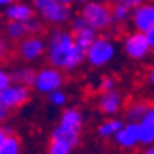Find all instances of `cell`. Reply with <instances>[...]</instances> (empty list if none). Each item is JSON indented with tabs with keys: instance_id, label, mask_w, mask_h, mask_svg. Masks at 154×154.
Instances as JSON below:
<instances>
[{
	"instance_id": "obj_27",
	"label": "cell",
	"mask_w": 154,
	"mask_h": 154,
	"mask_svg": "<svg viewBox=\"0 0 154 154\" xmlns=\"http://www.w3.org/2000/svg\"><path fill=\"white\" fill-rule=\"evenodd\" d=\"M68 23H69V31H71L72 34L88 26V23H86V20L83 19V16H82V14L72 16V17H71V20H69Z\"/></svg>"
},
{
	"instance_id": "obj_23",
	"label": "cell",
	"mask_w": 154,
	"mask_h": 154,
	"mask_svg": "<svg viewBox=\"0 0 154 154\" xmlns=\"http://www.w3.org/2000/svg\"><path fill=\"white\" fill-rule=\"evenodd\" d=\"M74 149L72 145H69L65 140L59 139H51L49 146H48V154H71Z\"/></svg>"
},
{
	"instance_id": "obj_9",
	"label": "cell",
	"mask_w": 154,
	"mask_h": 154,
	"mask_svg": "<svg viewBox=\"0 0 154 154\" xmlns=\"http://www.w3.org/2000/svg\"><path fill=\"white\" fill-rule=\"evenodd\" d=\"M134 31L146 32L148 29L154 28V5L146 2L143 5H139L131 9V19H130Z\"/></svg>"
},
{
	"instance_id": "obj_5",
	"label": "cell",
	"mask_w": 154,
	"mask_h": 154,
	"mask_svg": "<svg viewBox=\"0 0 154 154\" xmlns=\"http://www.w3.org/2000/svg\"><path fill=\"white\" fill-rule=\"evenodd\" d=\"M122 48H123V53L126 54V57L134 62H142L148 59V56L152 51L145 34L139 32V31H133L130 34H126L123 38Z\"/></svg>"
},
{
	"instance_id": "obj_36",
	"label": "cell",
	"mask_w": 154,
	"mask_h": 154,
	"mask_svg": "<svg viewBox=\"0 0 154 154\" xmlns=\"http://www.w3.org/2000/svg\"><path fill=\"white\" fill-rule=\"evenodd\" d=\"M11 2H12V0H0V8L3 9V8H5V6H8Z\"/></svg>"
},
{
	"instance_id": "obj_15",
	"label": "cell",
	"mask_w": 154,
	"mask_h": 154,
	"mask_svg": "<svg viewBox=\"0 0 154 154\" xmlns=\"http://www.w3.org/2000/svg\"><path fill=\"white\" fill-rule=\"evenodd\" d=\"M151 106V103L148 100H133L130 105L125 108V122H131V123H137L140 119L146 114L148 108Z\"/></svg>"
},
{
	"instance_id": "obj_16",
	"label": "cell",
	"mask_w": 154,
	"mask_h": 154,
	"mask_svg": "<svg viewBox=\"0 0 154 154\" xmlns=\"http://www.w3.org/2000/svg\"><path fill=\"white\" fill-rule=\"evenodd\" d=\"M125 120L119 117H108L97 126V134L100 139H112L123 126Z\"/></svg>"
},
{
	"instance_id": "obj_3",
	"label": "cell",
	"mask_w": 154,
	"mask_h": 154,
	"mask_svg": "<svg viewBox=\"0 0 154 154\" xmlns=\"http://www.w3.org/2000/svg\"><path fill=\"white\" fill-rule=\"evenodd\" d=\"M80 14L86 20L88 26H91L97 32L109 29L114 22L111 16V5L97 2V0H89L82 5Z\"/></svg>"
},
{
	"instance_id": "obj_26",
	"label": "cell",
	"mask_w": 154,
	"mask_h": 154,
	"mask_svg": "<svg viewBox=\"0 0 154 154\" xmlns=\"http://www.w3.org/2000/svg\"><path fill=\"white\" fill-rule=\"evenodd\" d=\"M117 88V79H116L114 75H103L99 82V89L102 93L105 91H111V89H116Z\"/></svg>"
},
{
	"instance_id": "obj_1",
	"label": "cell",
	"mask_w": 154,
	"mask_h": 154,
	"mask_svg": "<svg viewBox=\"0 0 154 154\" xmlns=\"http://www.w3.org/2000/svg\"><path fill=\"white\" fill-rule=\"evenodd\" d=\"M46 42V60L48 65L63 72H72L85 63V51L74 42L69 29L54 28L49 32Z\"/></svg>"
},
{
	"instance_id": "obj_10",
	"label": "cell",
	"mask_w": 154,
	"mask_h": 154,
	"mask_svg": "<svg viewBox=\"0 0 154 154\" xmlns=\"http://www.w3.org/2000/svg\"><path fill=\"white\" fill-rule=\"evenodd\" d=\"M123 94L117 88L111 89V91H105L99 96L97 106L100 112L106 116V117H116L123 108Z\"/></svg>"
},
{
	"instance_id": "obj_17",
	"label": "cell",
	"mask_w": 154,
	"mask_h": 154,
	"mask_svg": "<svg viewBox=\"0 0 154 154\" xmlns=\"http://www.w3.org/2000/svg\"><path fill=\"white\" fill-rule=\"evenodd\" d=\"M11 74V80L14 83H19V85H23V86H29L32 85V80H34V74H35V69L31 68L29 65H22V66H17L12 71H9Z\"/></svg>"
},
{
	"instance_id": "obj_33",
	"label": "cell",
	"mask_w": 154,
	"mask_h": 154,
	"mask_svg": "<svg viewBox=\"0 0 154 154\" xmlns=\"http://www.w3.org/2000/svg\"><path fill=\"white\" fill-rule=\"evenodd\" d=\"M8 51H9V48H8L6 42H5V40H0V59L5 57V56L8 54Z\"/></svg>"
},
{
	"instance_id": "obj_37",
	"label": "cell",
	"mask_w": 154,
	"mask_h": 154,
	"mask_svg": "<svg viewBox=\"0 0 154 154\" xmlns=\"http://www.w3.org/2000/svg\"><path fill=\"white\" fill-rule=\"evenodd\" d=\"M97 2L106 3V5H112V3H116V2H119V0H97Z\"/></svg>"
},
{
	"instance_id": "obj_12",
	"label": "cell",
	"mask_w": 154,
	"mask_h": 154,
	"mask_svg": "<svg viewBox=\"0 0 154 154\" xmlns=\"http://www.w3.org/2000/svg\"><path fill=\"white\" fill-rule=\"evenodd\" d=\"M122 149H136L140 145V139H139V130H137V123L131 122H125L123 126L119 130V133L112 137Z\"/></svg>"
},
{
	"instance_id": "obj_21",
	"label": "cell",
	"mask_w": 154,
	"mask_h": 154,
	"mask_svg": "<svg viewBox=\"0 0 154 154\" xmlns=\"http://www.w3.org/2000/svg\"><path fill=\"white\" fill-rule=\"evenodd\" d=\"M111 16H112V22L114 23H128L131 19V8L126 3H123L122 0L112 3L111 6Z\"/></svg>"
},
{
	"instance_id": "obj_7",
	"label": "cell",
	"mask_w": 154,
	"mask_h": 154,
	"mask_svg": "<svg viewBox=\"0 0 154 154\" xmlns=\"http://www.w3.org/2000/svg\"><path fill=\"white\" fill-rule=\"evenodd\" d=\"M29 100H31V88L29 86H23V85L12 82L3 91H0V103L5 108H8L9 111L22 108Z\"/></svg>"
},
{
	"instance_id": "obj_35",
	"label": "cell",
	"mask_w": 154,
	"mask_h": 154,
	"mask_svg": "<svg viewBox=\"0 0 154 154\" xmlns=\"http://www.w3.org/2000/svg\"><path fill=\"white\" fill-rule=\"evenodd\" d=\"M142 154H154V148H152V146H146V148L142 151Z\"/></svg>"
},
{
	"instance_id": "obj_24",
	"label": "cell",
	"mask_w": 154,
	"mask_h": 154,
	"mask_svg": "<svg viewBox=\"0 0 154 154\" xmlns=\"http://www.w3.org/2000/svg\"><path fill=\"white\" fill-rule=\"evenodd\" d=\"M46 97H48L49 103L56 108H63L68 103V94L63 91V88L56 89V91H51L49 94H46Z\"/></svg>"
},
{
	"instance_id": "obj_38",
	"label": "cell",
	"mask_w": 154,
	"mask_h": 154,
	"mask_svg": "<svg viewBox=\"0 0 154 154\" xmlns=\"http://www.w3.org/2000/svg\"><path fill=\"white\" fill-rule=\"evenodd\" d=\"M59 3H63V5H71L72 3V0H57Z\"/></svg>"
},
{
	"instance_id": "obj_22",
	"label": "cell",
	"mask_w": 154,
	"mask_h": 154,
	"mask_svg": "<svg viewBox=\"0 0 154 154\" xmlns=\"http://www.w3.org/2000/svg\"><path fill=\"white\" fill-rule=\"evenodd\" d=\"M20 152H22V143L19 137L14 134L8 136L0 145V154H20Z\"/></svg>"
},
{
	"instance_id": "obj_39",
	"label": "cell",
	"mask_w": 154,
	"mask_h": 154,
	"mask_svg": "<svg viewBox=\"0 0 154 154\" xmlns=\"http://www.w3.org/2000/svg\"><path fill=\"white\" fill-rule=\"evenodd\" d=\"M74 3H79V5H83V3H86V2H89V0H72Z\"/></svg>"
},
{
	"instance_id": "obj_29",
	"label": "cell",
	"mask_w": 154,
	"mask_h": 154,
	"mask_svg": "<svg viewBox=\"0 0 154 154\" xmlns=\"http://www.w3.org/2000/svg\"><path fill=\"white\" fill-rule=\"evenodd\" d=\"M12 131H14V130H12V126H9V125H0V145H2V142H3V140L8 137V136H11L12 134Z\"/></svg>"
},
{
	"instance_id": "obj_6",
	"label": "cell",
	"mask_w": 154,
	"mask_h": 154,
	"mask_svg": "<svg viewBox=\"0 0 154 154\" xmlns=\"http://www.w3.org/2000/svg\"><path fill=\"white\" fill-rule=\"evenodd\" d=\"M45 53H46V42L40 35H26L20 42H17V54L26 63L40 60L42 57H45Z\"/></svg>"
},
{
	"instance_id": "obj_30",
	"label": "cell",
	"mask_w": 154,
	"mask_h": 154,
	"mask_svg": "<svg viewBox=\"0 0 154 154\" xmlns=\"http://www.w3.org/2000/svg\"><path fill=\"white\" fill-rule=\"evenodd\" d=\"M8 117H9V109L0 103V125H3L8 120Z\"/></svg>"
},
{
	"instance_id": "obj_13",
	"label": "cell",
	"mask_w": 154,
	"mask_h": 154,
	"mask_svg": "<svg viewBox=\"0 0 154 154\" xmlns=\"http://www.w3.org/2000/svg\"><path fill=\"white\" fill-rule=\"evenodd\" d=\"M137 130H139L140 145L151 146L154 142V108L152 105L148 108L143 117L137 122Z\"/></svg>"
},
{
	"instance_id": "obj_14",
	"label": "cell",
	"mask_w": 154,
	"mask_h": 154,
	"mask_svg": "<svg viewBox=\"0 0 154 154\" xmlns=\"http://www.w3.org/2000/svg\"><path fill=\"white\" fill-rule=\"evenodd\" d=\"M59 125L71 128V130H82L83 125V114L79 108L75 106H68L62 111L60 119H59Z\"/></svg>"
},
{
	"instance_id": "obj_32",
	"label": "cell",
	"mask_w": 154,
	"mask_h": 154,
	"mask_svg": "<svg viewBox=\"0 0 154 154\" xmlns=\"http://www.w3.org/2000/svg\"><path fill=\"white\" fill-rule=\"evenodd\" d=\"M143 34H145V37H146V40H148L149 46H151V48H154V28L148 29V31H146V32H143Z\"/></svg>"
},
{
	"instance_id": "obj_25",
	"label": "cell",
	"mask_w": 154,
	"mask_h": 154,
	"mask_svg": "<svg viewBox=\"0 0 154 154\" xmlns=\"http://www.w3.org/2000/svg\"><path fill=\"white\" fill-rule=\"evenodd\" d=\"M25 26H26L28 35H40L43 32V22L38 20L37 17L28 20L26 23H25Z\"/></svg>"
},
{
	"instance_id": "obj_8",
	"label": "cell",
	"mask_w": 154,
	"mask_h": 154,
	"mask_svg": "<svg viewBox=\"0 0 154 154\" xmlns=\"http://www.w3.org/2000/svg\"><path fill=\"white\" fill-rule=\"evenodd\" d=\"M38 16H40V20L43 23L54 25L56 28H62L63 25H66L71 20L72 11H71L69 5L59 3L56 0V2H53L46 9H43Z\"/></svg>"
},
{
	"instance_id": "obj_2",
	"label": "cell",
	"mask_w": 154,
	"mask_h": 154,
	"mask_svg": "<svg viewBox=\"0 0 154 154\" xmlns=\"http://www.w3.org/2000/svg\"><path fill=\"white\" fill-rule=\"evenodd\" d=\"M117 56V45L111 35H97L85 51V62L91 68H105Z\"/></svg>"
},
{
	"instance_id": "obj_19",
	"label": "cell",
	"mask_w": 154,
	"mask_h": 154,
	"mask_svg": "<svg viewBox=\"0 0 154 154\" xmlns=\"http://www.w3.org/2000/svg\"><path fill=\"white\" fill-rule=\"evenodd\" d=\"M3 32H5L6 40H11V42H20L23 37L28 35L26 26L22 22H6Z\"/></svg>"
},
{
	"instance_id": "obj_31",
	"label": "cell",
	"mask_w": 154,
	"mask_h": 154,
	"mask_svg": "<svg viewBox=\"0 0 154 154\" xmlns=\"http://www.w3.org/2000/svg\"><path fill=\"white\" fill-rule=\"evenodd\" d=\"M123 3H126L128 6H130L131 9L133 8H136V6H139V5H143V3H146V2H149V0H122Z\"/></svg>"
},
{
	"instance_id": "obj_18",
	"label": "cell",
	"mask_w": 154,
	"mask_h": 154,
	"mask_svg": "<svg viewBox=\"0 0 154 154\" xmlns=\"http://www.w3.org/2000/svg\"><path fill=\"white\" fill-rule=\"evenodd\" d=\"M51 139H59V140H65L69 145H72L74 148L79 145L80 142V131L79 130H71V128L62 126L57 123V126L51 133Z\"/></svg>"
},
{
	"instance_id": "obj_4",
	"label": "cell",
	"mask_w": 154,
	"mask_h": 154,
	"mask_svg": "<svg viewBox=\"0 0 154 154\" xmlns=\"http://www.w3.org/2000/svg\"><path fill=\"white\" fill-rule=\"evenodd\" d=\"M63 85H65V74H63V71L51 65H45L35 71L31 88L35 89V93L46 96L51 91L63 88Z\"/></svg>"
},
{
	"instance_id": "obj_20",
	"label": "cell",
	"mask_w": 154,
	"mask_h": 154,
	"mask_svg": "<svg viewBox=\"0 0 154 154\" xmlns=\"http://www.w3.org/2000/svg\"><path fill=\"white\" fill-rule=\"evenodd\" d=\"M97 35H99V32L96 29H93L91 26H86V28H83V29H80V31H77V32L72 34L75 45L79 48H82L83 51H86L89 48V45L96 40Z\"/></svg>"
},
{
	"instance_id": "obj_34",
	"label": "cell",
	"mask_w": 154,
	"mask_h": 154,
	"mask_svg": "<svg viewBox=\"0 0 154 154\" xmlns=\"http://www.w3.org/2000/svg\"><path fill=\"white\" fill-rule=\"evenodd\" d=\"M148 83H149V86L154 85V71H152V69L148 72Z\"/></svg>"
},
{
	"instance_id": "obj_11",
	"label": "cell",
	"mask_w": 154,
	"mask_h": 154,
	"mask_svg": "<svg viewBox=\"0 0 154 154\" xmlns=\"http://www.w3.org/2000/svg\"><path fill=\"white\" fill-rule=\"evenodd\" d=\"M3 17L6 22H22L26 23L28 20L35 17V11L31 3L23 0H12V2L3 8Z\"/></svg>"
},
{
	"instance_id": "obj_28",
	"label": "cell",
	"mask_w": 154,
	"mask_h": 154,
	"mask_svg": "<svg viewBox=\"0 0 154 154\" xmlns=\"http://www.w3.org/2000/svg\"><path fill=\"white\" fill-rule=\"evenodd\" d=\"M9 83H12L9 71H6L5 68H0V91H3Z\"/></svg>"
}]
</instances>
